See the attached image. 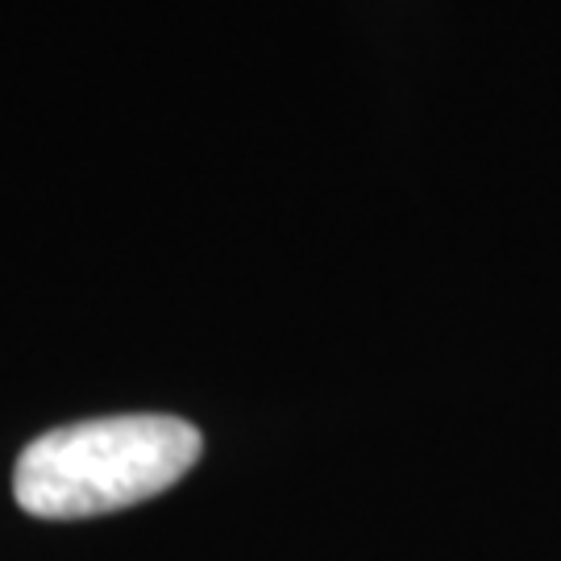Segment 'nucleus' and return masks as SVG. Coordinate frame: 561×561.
Segmentation results:
<instances>
[{
  "label": "nucleus",
  "mask_w": 561,
  "mask_h": 561,
  "mask_svg": "<svg viewBox=\"0 0 561 561\" xmlns=\"http://www.w3.org/2000/svg\"><path fill=\"white\" fill-rule=\"evenodd\" d=\"M201 445L196 424L159 412L62 424L25 445L13 491L42 520L104 516L175 486L196 466Z\"/></svg>",
  "instance_id": "obj_1"
}]
</instances>
